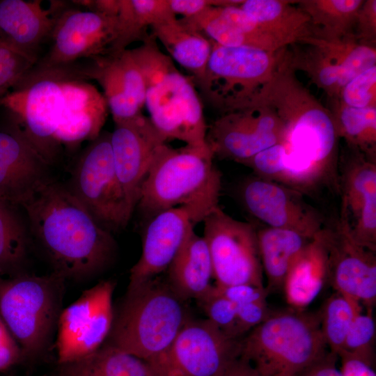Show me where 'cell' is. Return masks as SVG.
Listing matches in <instances>:
<instances>
[{"mask_svg":"<svg viewBox=\"0 0 376 376\" xmlns=\"http://www.w3.org/2000/svg\"><path fill=\"white\" fill-rule=\"evenodd\" d=\"M35 238L56 273L63 279H85L107 268L116 244L74 196L52 178L21 205Z\"/></svg>","mask_w":376,"mask_h":376,"instance_id":"1","label":"cell"},{"mask_svg":"<svg viewBox=\"0 0 376 376\" xmlns=\"http://www.w3.org/2000/svg\"><path fill=\"white\" fill-rule=\"evenodd\" d=\"M131 52L145 81V106L157 132L166 141L208 148L207 125L193 79L176 68L152 36Z\"/></svg>","mask_w":376,"mask_h":376,"instance_id":"2","label":"cell"},{"mask_svg":"<svg viewBox=\"0 0 376 376\" xmlns=\"http://www.w3.org/2000/svg\"><path fill=\"white\" fill-rule=\"evenodd\" d=\"M209 148L162 143L155 151L136 207L150 219L181 205L218 206L221 175Z\"/></svg>","mask_w":376,"mask_h":376,"instance_id":"3","label":"cell"},{"mask_svg":"<svg viewBox=\"0 0 376 376\" xmlns=\"http://www.w3.org/2000/svg\"><path fill=\"white\" fill-rule=\"evenodd\" d=\"M167 281L154 277L128 287L109 335V345L148 361L165 351L189 319Z\"/></svg>","mask_w":376,"mask_h":376,"instance_id":"4","label":"cell"},{"mask_svg":"<svg viewBox=\"0 0 376 376\" xmlns=\"http://www.w3.org/2000/svg\"><path fill=\"white\" fill-rule=\"evenodd\" d=\"M241 344L240 357L260 376H297L328 350L320 311L311 313L291 307L271 312Z\"/></svg>","mask_w":376,"mask_h":376,"instance_id":"5","label":"cell"},{"mask_svg":"<svg viewBox=\"0 0 376 376\" xmlns=\"http://www.w3.org/2000/svg\"><path fill=\"white\" fill-rule=\"evenodd\" d=\"M65 280L54 272L0 278V318L23 356H36L49 345L62 311Z\"/></svg>","mask_w":376,"mask_h":376,"instance_id":"6","label":"cell"},{"mask_svg":"<svg viewBox=\"0 0 376 376\" xmlns=\"http://www.w3.org/2000/svg\"><path fill=\"white\" fill-rule=\"evenodd\" d=\"M281 50L226 47L212 41L205 76L198 86L221 113L249 107L272 79Z\"/></svg>","mask_w":376,"mask_h":376,"instance_id":"7","label":"cell"},{"mask_svg":"<svg viewBox=\"0 0 376 376\" xmlns=\"http://www.w3.org/2000/svg\"><path fill=\"white\" fill-rule=\"evenodd\" d=\"M67 187L109 232L120 230L130 221L133 212L115 170L109 132H101L82 151Z\"/></svg>","mask_w":376,"mask_h":376,"instance_id":"8","label":"cell"},{"mask_svg":"<svg viewBox=\"0 0 376 376\" xmlns=\"http://www.w3.org/2000/svg\"><path fill=\"white\" fill-rule=\"evenodd\" d=\"M241 342L207 319L189 318L169 347L147 363L154 376H219L240 358Z\"/></svg>","mask_w":376,"mask_h":376,"instance_id":"9","label":"cell"},{"mask_svg":"<svg viewBox=\"0 0 376 376\" xmlns=\"http://www.w3.org/2000/svg\"><path fill=\"white\" fill-rule=\"evenodd\" d=\"M54 17L49 51L31 68L44 71L64 68L107 54L116 37L117 16H108L74 6L50 3Z\"/></svg>","mask_w":376,"mask_h":376,"instance_id":"10","label":"cell"},{"mask_svg":"<svg viewBox=\"0 0 376 376\" xmlns=\"http://www.w3.org/2000/svg\"><path fill=\"white\" fill-rule=\"evenodd\" d=\"M216 285H263V270L257 230L249 222L233 219L218 205L203 219Z\"/></svg>","mask_w":376,"mask_h":376,"instance_id":"11","label":"cell"},{"mask_svg":"<svg viewBox=\"0 0 376 376\" xmlns=\"http://www.w3.org/2000/svg\"><path fill=\"white\" fill-rule=\"evenodd\" d=\"M114 285L111 281H102L62 310L57 325L59 365L85 357L102 346L113 322Z\"/></svg>","mask_w":376,"mask_h":376,"instance_id":"12","label":"cell"},{"mask_svg":"<svg viewBox=\"0 0 376 376\" xmlns=\"http://www.w3.org/2000/svg\"><path fill=\"white\" fill-rule=\"evenodd\" d=\"M283 134L275 111L257 104L221 113L207 125L206 142L214 157L241 164L281 143Z\"/></svg>","mask_w":376,"mask_h":376,"instance_id":"13","label":"cell"},{"mask_svg":"<svg viewBox=\"0 0 376 376\" xmlns=\"http://www.w3.org/2000/svg\"><path fill=\"white\" fill-rule=\"evenodd\" d=\"M337 221L359 244L376 252V160L347 147L339 156Z\"/></svg>","mask_w":376,"mask_h":376,"instance_id":"14","label":"cell"},{"mask_svg":"<svg viewBox=\"0 0 376 376\" xmlns=\"http://www.w3.org/2000/svg\"><path fill=\"white\" fill-rule=\"evenodd\" d=\"M240 196L248 212L267 227L291 230L312 239L327 225L302 193L256 175L242 182Z\"/></svg>","mask_w":376,"mask_h":376,"instance_id":"15","label":"cell"},{"mask_svg":"<svg viewBox=\"0 0 376 376\" xmlns=\"http://www.w3.org/2000/svg\"><path fill=\"white\" fill-rule=\"evenodd\" d=\"M212 210L181 205L164 210L150 219L139 260L131 268L128 287L157 276L166 270L189 234Z\"/></svg>","mask_w":376,"mask_h":376,"instance_id":"16","label":"cell"},{"mask_svg":"<svg viewBox=\"0 0 376 376\" xmlns=\"http://www.w3.org/2000/svg\"><path fill=\"white\" fill-rule=\"evenodd\" d=\"M328 281L345 297L373 308L376 301L375 251L357 243L336 221L324 228Z\"/></svg>","mask_w":376,"mask_h":376,"instance_id":"17","label":"cell"},{"mask_svg":"<svg viewBox=\"0 0 376 376\" xmlns=\"http://www.w3.org/2000/svg\"><path fill=\"white\" fill-rule=\"evenodd\" d=\"M50 166L14 118L0 126L1 200L20 207L52 178Z\"/></svg>","mask_w":376,"mask_h":376,"instance_id":"18","label":"cell"},{"mask_svg":"<svg viewBox=\"0 0 376 376\" xmlns=\"http://www.w3.org/2000/svg\"><path fill=\"white\" fill-rule=\"evenodd\" d=\"M164 143L166 140L150 118L143 114L115 123L110 133L115 170L132 212L139 200L155 151Z\"/></svg>","mask_w":376,"mask_h":376,"instance_id":"19","label":"cell"},{"mask_svg":"<svg viewBox=\"0 0 376 376\" xmlns=\"http://www.w3.org/2000/svg\"><path fill=\"white\" fill-rule=\"evenodd\" d=\"M88 76L102 86L114 123L142 114L146 84L131 49L92 58Z\"/></svg>","mask_w":376,"mask_h":376,"instance_id":"20","label":"cell"},{"mask_svg":"<svg viewBox=\"0 0 376 376\" xmlns=\"http://www.w3.org/2000/svg\"><path fill=\"white\" fill-rule=\"evenodd\" d=\"M54 22L52 8H44L40 0H0V41L35 63Z\"/></svg>","mask_w":376,"mask_h":376,"instance_id":"21","label":"cell"},{"mask_svg":"<svg viewBox=\"0 0 376 376\" xmlns=\"http://www.w3.org/2000/svg\"><path fill=\"white\" fill-rule=\"evenodd\" d=\"M324 228L302 249L288 270L283 290L291 308L304 309L327 283L328 253Z\"/></svg>","mask_w":376,"mask_h":376,"instance_id":"22","label":"cell"},{"mask_svg":"<svg viewBox=\"0 0 376 376\" xmlns=\"http://www.w3.org/2000/svg\"><path fill=\"white\" fill-rule=\"evenodd\" d=\"M167 282L184 301L201 297L212 286L213 268L207 244L193 230L167 268Z\"/></svg>","mask_w":376,"mask_h":376,"instance_id":"23","label":"cell"},{"mask_svg":"<svg viewBox=\"0 0 376 376\" xmlns=\"http://www.w3.org/2000/svg\"><path fill=\"white\" fill-rule=\"evenodd\" d=\"M150 35L164 46L169 56L193 76L203 80L212 52V41L201 31L176 16L153 24Z\"/></svg>","mask_w":376,"mask_h":376,"instance_id":"24","label":"cell"},{"mask_svg":"<svg viewBox=\"0 0 376 376\" xmlns=\"http://www.w3.org/2000/svg\"><path fill=\"white\" fill-rule=\"evenodd\" d=\"M295 1L243 0L239 6L285 48L312 36L309 17Z\"/></svg>","mask_w":376,"mask_h":376,"instance_id":"25","label":"cell"},{"mask_svg":"<svg viewBox=\"0 0 376 376\" xmlns=\"http://www.w3.org/2000/svg\"><path fill=\"white\" fill-rule=\"evenodd\" d=\"M257 238L267 281L265 288L268 293L283 290L292 262L311 239L291 230L270 227L257 230Z\"/></svg>","mask_w":376,"mask_h":376,"instance_id":"26","label":"cell"},{"mask_svg":"<svg viewBox=\"0 0 376 376\" xmlns=\"http://www.w3.org/2000/svg\"><path fill=\"white\" fill-rule=\"evenodd\" d=\"M282 49L285 62L295 72H304L311 81L327 94L338 98L342 88L354 78L347 70L333 63L315 46L299 42Z\"/></svg>","mask_w":376,"mask_h":376,"instance_id":"27","label":"cell"},{"mask_svg":"<svg viewBox=\"0 0 376 376\" xmlns=\"http://www.w3.org/2000/svg\"><path fill=\"white\" fill-rule=\"evenodd\" d=\"M59 366L54 376H154L146 361L109 344Z\"/></svg>","mask_w":376,"mask_h":376,"instance_id":"28","label":"cell"},{"mask_svg":"<svg viewBox=\"0 0 376 376\" xmlns=\"http://www.w3.org/2000/svg\"><path fill=\"white\" fill-rule=\"evenodd\" d=\"M363 1L301 0L296 1V5L309 17L311 36L336 40L353 36L356 17Z\"/></svg>","mask_w":376,"mask_h":376,"instance_id":"29","label":"cell"},{"mask_svg":"<svg viewBox=\"0 0 376 376\" xmlns=\"http://www.w3.org/2000/svg\"><path fill=\"white\" fill-rule=\"evenodd\" d=\"M329 104L338 138L347 148L376 160V107L353 108L337 98L330 99Z\"/></svg>","mask_w":376,"mask_h":376,"instance_id":"30","label":"cell"},{"mask_svg":"<svg viewBox=\"0 0 376 376\" xmlns=\"http://www.w3.org/2000/svg\"><path fill=\"white\" fill-rule=\"evenodd\" d=\"M17 207L0 199V278L22 273L27 257L30 233Z\"/></svg>","mask_w":376,"mask_h":376,"instance_id":"31","label":"cell"},{"mask_svg":"<svg viewBox=\"0 0 376 376\" xmlns=\"http://www.w3.org/2000/svg\"><path fill=\"white\" fill-rule=\"evenodd\" d=\"M299 42L315 46L333 63L344 68L353 77L376 65V47L362 44L353 36L336 40H325L309 36Z\"/></svg>","mask_w":376,"mask_h":376,"instance_id":"32","label":"cell"},{"mask_svg":"<svg viewBox=\"0 0 376 376\" xmlns=\"http://www.w3.org/2000/svg\"><path fill=\"white\" fill-rule=\"evenodd\" d=\"M361 305L336 292L320 310V328L329 350L336 354L342 350L356 313Z\"/></svg>","mask_w":376,"mask_h":376,"instance_id":"33","label":"cell"},{"mask_svg":"<svg viewBox=\"0 0 376 376\" xmlns=\"http://www.w3.org/2000/svg\"><path fill=\"white\" fill-rule=\"evenodd\" d=\"M155 22L145 0H120L116 37L107 54L123 51L133 42L143 41L149 35L148 26Z\"/></svg>","mask_w":376,"mask_h":376,"instance_id":"34","label":"cell"},{"mask_svg":"<svg viewBox=\"0 0 376 376\" xmlns=\"http://www.w3.org/2000/svg\"><path fill=\"white\" fill-rule=\"evenodd\" d=\"M239 5L217 7L220 14L244 38L247 47L269 52H278L283 49L260 24L240 8Z\"/></svg>","mask_w":376,"mask_h":376,"instance_id":"35","label":"cell"},{"mask_svg":"<svg viewBox=\"0 0 376 376\" xmlns=\"http://www.w3.org/2000/svg\"><path fill=\"white\" fill-rule=\"evenodd\" d=\"M375 338V323L373 308H367L365 313L360 311L354 315L343 347L338 354L345 352L373 362Z\"/></svg>","mask_w":376,"mask_h":376,"instance_id":"36","label":"cell"},{"mask_svg":"<svg viewBox=\"0 0 376 376\" xmlns=\"http://www.w3.org/2000/svg\"><path fill=\"white\" fill-rule=\"evenodd\" d=\"M207 320L228 336L239 338L236 331V306L215 286H212L196 299Z\"/></svg>","mask_w":376,"mask_h":376,"instance_id":"37","label":"cell"},{"mask_svg":"<svg viewBox=\"0 0 376 376\" xmlns=\"http://www.w3.org/2000/svg\"><path fill=\"white\" fill-rule=\"evenodd\" d=\"M337 99L353 108L376 107V65L352 78L342 88Z\"/></svg>","mask_w":376,"mask_h":376,"instance_id":"38","label":"cell"},{"mask_svg":"<svg viewBox=\"0 0 376 376\" xmlns=\"http://www.w3.org/2000/svg\"><path fill=\"white\" fill-rule=\"evenodd\" d=\"M34 64L0 41V97L16 87Z\"/></svg>","mask_w":376,"mask_h":376,"instance_id":"39","label":"cell"},{"mask_svg":"<svg viewBox=\"0 0 376 376\" xmlns=\"http://www.w3.org/2000/svg\"><path fill=\"white\" fill-rule=\"evenodd\" d=\"M353 36L359 42L375 47L376 1L366 0L360 7L353 29Z\"/></svg>","mask_w":376,"mask_h":376,"instance_id":"40","label":"cell"},{"mask_svg":"<svg viewBox=\"0 0 376 376\" xmlns=\"http://www.w3.org/2000/svg\"><path fill=\"white\" fill-rule=\"evenodd\" d=\"M266 301H255L236 306V331L241 338L260 324L269 315Z\"/></svg>","mask_w":376,"mask_h":376,"instance_id":"41","label":"cell"},{"mask_svg":"<svg viewBox=\"0 0 376 376\" xmlns=\"http://www.w3.org/2000/svg\"><path fill=\"white\" fill-rule=\"evenodd\" d=\"M215 286L235 306L255 301H266L268 292L265 287L251 284H236L224 287Z\"/></svg>","mask_w":376,"mask_h":376,"instance_id":"42","label":"cell"},{"mask_svg":"<svg viewBox=\"0 0 376 376\" xmlns=\"http://www.w3.org/2000/svg\"><path fill=\"white\" fill-rule=\"evenodd\" d=\"M172 13L188 19L200 14L210 6H226L237 3V0H168Z\"/></svg>","mask_w":376,"mask_h":376,"instance_id":"43","label":"cell"},{"mask_svg":"<svg viewBox=\"0 0 376 376\" xmlns=\"http://www.w3.org/2000/svg\"><path fill=\"white\" fill-rule=\"evenodd\" d=\"M22 356L19 344L0 318V371L11 367Z\"/></svg>","mask_w":376,"mask_h":376,"instance_id":"44","label":"cell"},{"mask_svg":"<svg viewBox=\"0 0 376 376\" xmlns=\"http://www.w3.org/2000/svg\"><path fill=\"white\" fill-rule=\"evenodd\" d=\"M338 355L328 350L297 376H342L337 367Z\"/></svg>","mask_w":376,"mask_h":376,"instance_id":"45","label":"cell"},{"mask_svg":"<svg viewBox=\"0 0 376 376\" xmlns=\"http://www.w3.org/2000/svg\"><path fill=\"white\" fill-rule=\"evenodd\" d=\"M338 357L340 358L342 376H376L373 362L345 352L338 354Z\"/></svg>","mask_w":376,"mask_h":376,"instance_id":"46","label":"cell"},{"mask_svg":"<svg viewBox=\"0 0 376 376\" xmlns=\"http://www.w3.org/2000/svg\"><path fill=\"white\" fill-rule=\"evenodd\" d=\"M219 376H260L247 361L239 358Z\"/></svg>","mask_w":376,"mask_h":376,"instance_id":"47","label":"cell"}]
</instances>
